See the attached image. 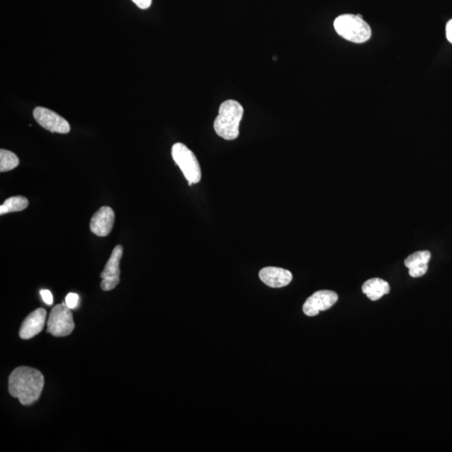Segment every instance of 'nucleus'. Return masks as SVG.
<instances>
[{"label": "nucleus", "instance_id": "1", "mask_svg": "<svg viewBox=\"0 0 452 452\" xmlns=\"http://www.w3.org/2000/svg\"><path fill=\"white\" fill-rule=\"evenodd\" d=\"M45 385L44 375L30 367H18L9 378V392L23 405H31L40 397Z\"/></svg>", "mask_w": 452, "mask_h": 452}, {"label": "nucleus", "instance_id": "2", "mask_svg": "<svg viewBox=\"0 0 452 452\" xmlns=\"http://www.w3.org/2000/svg\"><path fill=\"white\" fill-rule=\"evenodd\" d=\"M244 108L238 101L227 100L220 105L219 115L215 118L214 128L216 135L225 140H235L239 135V123Z\"/></svg>", "mask_w": 452, "mask_h": 452}, {"label": "nucleus", "instance_id": "3", "mask_svg": "<svg viewBox=\"0 0 452 452\" xmlns=\"http://www.w3.org/2000/svg\"><path fill=\"white\" fill-rule=\"evenodd\" d=\"M335 30L345 40L354 43H364L371 39V29L361 16L343 15L334 23Z\"/></svg>", "mask_w": 452, "mask_h": 452}, {"label": "nucleus", "instance_id": "4", "mask_svg": "<svg viewBox=\"0 0 452 452\" xmlns=\"http://www.w3.org/2000/svg\"><path fill=\"white\" fill-rule=\"evenodd\" d=\"M172 157L174 162L188 182V186L200 182L201 169L195 154L186 145L177 142L172 147Z\"/></svg>", "mask_w": 452, "mask_h": 452}, {"label": "nucleus", "instance_id": "5", "mask_svg": "<svg viewBox=\"0 0 452 452\" xmlns=\"http://www.w3.org/2000/svg\"><path fill=\"white\" fill-rule=\"evenodd\" d=\"M72 309L66 303L58 304L50 311L47 322V333L55 337L70 335L75 329Z\"/></svg>", "mask_w": 452, "mask_h": 452}, {"label": "nucleus", "instance_id": "6", "mask_svg": "<svg viewBox=\"0 0 452 452\" xmlns=\"http://www.w3.org/2000/svg\"><path fill=\"white\" fill-rule=\"evenodd\" d=\"M123 254V247L121 244H118L113 249L105 269L100 275L103 279L101 288L104 292L113 290L120 283V261H121Z\"/></svg>", "mask_w": 452, "mask_h": 452}, {"label": "nucleus", "instance_id": "7", "mask_svg": "<svg viewBox=\"0 0 452 452\" xmlns=\"http://www.w3.org/2000/svg\"><path fill=\"white\" fill-rule=\"evenodd\" d=\"M33 116L41 127L50 132L66 135L71 130L70 124L66 119L48 108H35Z\"/></svg>", "mask_w": 452, "mask_h": 452}, {"label": "nucleus", "instance_id": "8", "mask_svg": "<svg viewBox=\"0 0 452 452\" xmlns=\"http://www.w3.org/2000/svg\"><path fill=\"white\" fill-rule=\"evenodd\" d=\"M338 299V294L333 290H318L306 300L303 307V312L308 317L317 316L320 312L333 307Z\"/></svg>", "mask_w": 452, "mask_h": 452}, {"label": "nucleus", "instance_id": "9", "mask_svg": "<svg viewBox=\"0 0 452 452\" xmlns=\"http://www.w3.org/2000/svg\"><path fill=\"white\" fill-rule=\"evenodd\" d=\"M114 222L113 210L109 206H103L92 216L90 229L98 237H105L112 232Z\"/></svg>", "mask_w": 452, "mask_h": 452}, {"label": "nucleus", "instance_id": "10", "mask_svg": "<svg viewBox=\"0 0 452 452\" xmlns=\"http://www.w3.org/2000/svg\"><path fill=\"white\" fill-rule=\"evenodd\" d=\"M47 312L44 308L36 309L28 315L21 327L20 337L27 340L34 338L43 330Z\"/></svg>", "mask_w": 452, "mask_h": 452}, {"label": "nucleus", "instance_id": "11", "mask_svg": "<svg viewBox=\"0 0 452 452\" xmlns=\"http://www.w3.org/2000/svg\"><path fill=\"white\" fill-rule=\"evenodd\" d=\"M259 276L262 283L272 288L286 287L293 281L292 272L280 267H265L260 271Z\"/></svg>", "mask_w": 452, "mask_h": 452}, {"label": "nucleus", "instance_id": "12", "mask_svg": "<svg viewBox=\"0 0 452 452\" xmlns=\"http://www.w3.org/2000/svg\"><path fill=\"white\" fill-rule=\"evenodd\" d=\"M362 290L371 301H377L384 295L389 294L390 288V284L386 281L380 278H372L363 283Z\"/></svg>", "mask_w": 452, "mask_h": 452}, {"label": "nucleus", "instance_id": "13", "mask_svg": "<svg viewBox=\"0 0 452 452\" xmlns=\"http://www.w3.org/2000/svg\"><path fill=\"white\" fill-rule=\"evenodd\" d=\"M29 205V200L24 196H13L9 198L4 204L0 206V215L12 213L24 210Z\"/></svg>", "mask_w": 452, "mask_h": 452}, {"label": "nucleus", "instance_id": "14", "mask_svg": "<svg viewBox=\"0 0 452 452\" xmlns=\"http://www.w3.org/2000/svg\"><path fill=\"white\" fill-rule=\"evenodd\" d=\"M431 252L428 251L417 252L409 255L405 260V266L408 269H417V267L428 266L431 260Z\"/></svg>", "mask_w": 452, "mask_h": 452}, {"label": "nucleus", "instance_id": "15", "mask_svg": "<svg viewBox=\"0 0 452 452\" xmlns=\"http://www.w3.org/2000/svg\"><path fill=\"white\" fill-rule=\"evenodd\" d=\"M20 160L17 155L11 151L0 150V172L11 171V170L18 167Z\"/></svg>", "mask_w": 452, "mask_h": 452}, {"label": "nucleus", "instance_id": "16", "mask_svg": "<svg viewBox=\"0 0 452 452\" xmlns=\"http://www.w3.org/2000/svg\"><path fill=\"white\" fill-rule=\"evenodd\" d=\"M79 303V296L77 293H69L66 298L67 305L71 309H75Z\"/></svg>", "mask_w": 452, "mask_h": 452}, {"label": "nucleus", "instance_id": "17", "mask_svg": "<svg viewBox=\"0 0 452 452\" xmlns=\"http://www.w3.org/2000/svg\"><path fill=\"white\" fill-rule=\"evenodd\" d=\"M41 298H43V301L47 304V305H52L53 304V296L52 293L50 292L49 290H40Z\"/></svg>", "mask_w": 452, "mask_h": 452}, {"label": "nucleus", "instance_id": "18", "mask_svg": "<svg viewBox=\"0 0 452 452\" xmlns=\"http://www.w3.org/2000/svg\"><path fill=\"white\" fill-rule=\"evenodd\" d=\"M138 8L147 9L151 6L152 0H132Z\"/></svg>", "mask_w": 452, "mask_h": 452}, {"label": "nucleus", "instance_id": "19", "mask_svg": "<svg viewBox=\"0 0 452 452\" xmlns=\"http://www.w3.org/2000/svg\"><path fill=\"white\" fill-rule=\"evenodd\" d=\"M446 32L447 40L452 44V18L447 23Z\"/></svg>", "mask_w": 452, "mask_h": 452}]
</instances>
